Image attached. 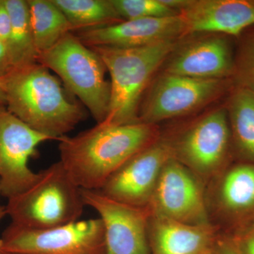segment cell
<instances>
[{
    "instance_id": "1",
    "label": "cell",
    "mask_w": 254,
    "mask_h": 254,
    "mask_svg": "<svg viewBox=\"0 0 254 254\" xmlns=\"http://www.w3.org/2000/svg\"><path fill=\"white\" fill-rule=\"evenodd\" d=\"M153 125L97 124L59 141L60 160L81 190H100L132 157L153 143Z\"/></svg>"
},
{
    "instance_id": "2",
    "label": "cell",
    "mask_w": 254,
    "mask_h": 254,
    "mask_svg": "<svg viewBox=\"0 0 254 254\" xmlns=\"http://www.w3.org/2000/svg\"><path fill=\"white\" fill-rule=\"evenodd\" d=\"M8 111L33 129L60 141L86 118L59 78L38 63L0 77Z\"/></svg>"
},
{
    "instance_id": "3",
    "label": "cell",
    "mask_w": 254,
    "mask_h": 254,
    "mask_svg": "<svg viewBox=\"0 0 254 254\" xmlns=\"http://www.w3.org/2000/svg\"><path fill=\"white\" fill-rule=\"evenodd\" d=\"M177 43L169 41L137 48H91L103 60L111 78L109 112L102 123L122 125L139 122L143 95Z\"/></svg>"
},
{
    "instance_id": "4",
    "label": "cell",
    "mask_w": 254,
    "mask_h": 254,
    "mask_svg": "<svg viewBox=\"0 0 254 254\" xmlns=\"http://www.w3.org/2000/svg\"><path fill=\"white\" fill-rule=\"evenodd\" d=\"M85 206L81 189L58 161L39 172L28 190L8 198L6 209L11 223L40 230L79 220Z\"/></svg>"
},
{
    "instance_id": "5",
    "label": "cell",
    "mask_w": 254,
    "mask_h": 254,
    "mask_svg": "<svg viewBox=\"0 0 254 254\" xmlns=\"http://www.w3.org/2000/svg\"><path fill=\"white\" fill-rule=\"evenodd\" d=\"M38 63L60 76L66 89L77 97L97 124L105 121L111 85L105 79L106 66L94 50L71 32L48 51L38 54Z\"/></svg>"
},
{
    "instance_id": "6",
    "label": "cell",
    "mask_w": 254,
    "mask_h": 254,
    "mask_svg": "<svg viewBox=\"0 0 254 254\" xmlns=\"http://www.w3.org/2000/svg\"><path fill=\"white\" fill-rule=\"evenodd\" d=\"M0 248L8 254H104V227L99 218L40 230L11 223Z\"/></svg>"
},
{
    "instance_id": "7",
    "label": "cell",
    "mask_w": 254,
    "mask_h": 254,
    "mask_svg": "<svg viewBox=\"0 0 254 254\" xmlns=\"http://www.w3.org/2000/svg\"><path fill=\"white\" fill-rule=\"evenodd\" d=\"M225 79H199L164 73L142 98L138 121L154 124L191 113L210 103L225 88Z\"/></svg>"
},
{
    "instance_id": "8",
    "label": "cell",
    "mask_w": 254,
    "mask_h": 254,
    "mask_svg": "<svg viewBox=\"0 0 254 254\" xmlns=\"http://www.w3.org/2000/svg\"><path fill=\"white\" fill-rule=\"evenodd\" d=\"M86 206L99 215L104 227V254H150L149 207H136L110 198L100 190H81Z\"/></svg>"
},
{
    "instance_id": "9",
    "label": "cell",
    "mask_w": 254,
    "mask_h": 254,
    "mask_svg": "<svg viewBox=\"0 0 254 254\" xmlns=\"http://www.w3.org/2000/svg\"><path fill=\"white\" fill-rule=\"evenodd\" d=\"M53 138L33 129L8 111L0 108V185L1 195L9 198L28 190L38 173L30 168L29 160L37 148Z\"/></svg>"
},
{
    "instance_id": "10",
    "label": "cell",
    "mask_w": 254,
    "mask_h": 254,
    "mask_svg": "<svg viewBox=\"0 0 254 254\" xmlns=\"http://www.w3.org/2000/svg\"><path fill=\"white\" fill-rule=\"evenodd\" d=\"M175 155L171 145L153 143L124 164L100 190L126 204L148 206L162 170Z\"/></svg>"
},
{
    "instance_id": "11",
    "label": "cell",
    "mask_w": 254,
    "mask_h": 254,
    "mask_svg": "<svg viewBox=\"0 0 254 254\" xmlns=\"http://www.w3.org/2000/svg\"><path fill=\"white\" fill-rule=\"evenodd\" d=\"M148 207L153 215L190 225H209L199 185L175 158L162 170Z\"/></svg>"
},
{
    "instance_id": "12",
    "label": "cell",
    "mask_w": 254,
    "mask_h": 254,
    "mask_svg": "<svg viewBox=\"0 0 254 254\" xmlns=\"http://www.w3.org/2000/svg\"><path fill=\"white\" fill-rule=\"evenodd\" d=\"M206 34L182 45L177 43L163 63L164 73L199 79L232 76L234 55L226 36Z\"/></svg>"
},
{
    "instance_id": "13",
    "label": "cell",
    "mask_w": 254,
    "mask_h": 254,
    "mask_svg": "<svg viewBox=\"0 0 254 254\" xmlns=\"http://www.w3.org/2000/svg\"><path fill=\"white\" fill-rule=\"evenodd\" d=\"M85 46L137 48L164 41H177L186 36V28L181 15L158 18L124 20L73 32Z\"/></svg>"
},
{
    "instance_id": "14",
    "label": "cell",
    "mask_w": 254,
    "mask_h": 254,
    "mask_svg": "<svg viewBox=\"0 0 254 254\" xmlns=\"http://www.w3.org/2000/svg\"><path fill=\"white\" fill-rule=\"evenodd\" d=\"M230 136L227 110H215L187 131L179 143L177 154L197 173L209 175L216 171L226 158Z\"/></svg>"
},
{
    "instance_id": "15",
    "label": "cell",
    "mask_w": 254,
    "mask_h": 254,
    "mask_svg": "<svg viewBox=\"0 0 254 254\" xmlns=\"http://www.w3.org/2000/svg\"><path fill=\"white\" fill-rule=\"evenodd\" d=\"M180 14L186 35L238 36L254 26V0H187Z\"/></svg>"
},
{
    "instance_id": "16",
    "label": "cell",
    "mask_w": 254,
    "mask_h": 254,
    "mask_svg": "<svg viewBox=\"0 0 254 254\" xmlns=\"http://www.w3.org/2000/svg\"><path fill=\"white\" fill-rule=\"evenodd\" d=\"M151 218L150 254H208L213 251L209 225H190L153 214Z\"/></svg>"
},
{
    "instance_id": "17",
    "label": "cell",
    "mask_w": 254,
    "mask_h": 254,
    "mask_svg": "<svg viewBox=\"0 0 254 254\" xmlns=\"http://www.w3.org/2000/svg\"><path fill=\"white\" fill-rule=\"evenodd\" d=\"M35 46L38 54L48 51L68 33L74 31L53 0H27Z\"/></svg>"
},
{
    "instance_id": "18",
    "label": "cell",
    "mask_w": 254,
    "mask_h": 254,
    "mask_svg": "<svg viewBox=\"0 0 254 254\" xmlns=\"http://www.w3.org/2000/svg\"><path fill=\"white\" fill-rule=\"evenodd\" d=\"M11 16V31L6 46L12 68H21L38 63L28 1L4 0Z\"/></svg>"
},
{
    "instance_id": "19",
    "label": "cell",
    "mask_w": 254,
    "mask_h": 254,
    "mask_svg": "<svg viewBox=\"0 0 254 254\" xmlns=\"http://www.w3.org/2000/svg\"><path fill=\"white\" fill-rule=\"evenodd\" d=\"M226 110L239 151L254 163V93L236 87Z\"/></svg>"
},
{
    "instance_id": "20",
    "label": "cell",
    "mask_w": 254,
    "mask_h": 254,
    "mask_svg": "<svg viewBox=\"0 0 254 254\" xmlns=\"http://www.w3.org/2000/svg\"><path fill=\"white\" fill-rule=\"evenodd\" d=\"M74 31L123 21L112 0H53ZM73 31V32H74Z\"/></svg>"
},
{
    "instance_id": "21",
    "label": "cell",
    "mask_w": 254,
    "mask_h": 254,
    "mask_svg": "<svg viewBox=\"0 0 254 254\" xmlns=\"http://www.w3.org/2000/svg\"><path fill=\"white\" fill-rule=\"evenodd\" d=\"M220 198L231 213L254 210V164L240 165L228 172L222 181Z\"/></svg>"
},
{
    "instance_id": "22",
    "label": "cell",
    "mask_w": 254,
    "mask_h": 254,
    "mask_svg": "<svg viewBox=\"0 0 254 254\" xmlns=\"http://www.w3.org/2000/svg\"><path fill=\"white\" fill-rule=\"evenodd\" d=\"M233 77L237 87L254 93V28L241 38L234 56Z\"/></svg>"
},
{
    "instance_id": "23",
    "label": "cell",
    "mask_w": 254,
    "mask_h": 254,
    "mask_svg": "<svg viewBox=\"0 0 254 254\" xmlns=\"http://www.w3.org/2000/svg\"><path fill=\"white\" fill-rule=\"evenodd\" d=\"M112 2L123 20L166 18L180 14L162 0H112Z\"/></svg>"
},
{
    "instance_id": "24",
    "label": "cell",
    "mask_w": 254,
    "mask_h": 254,
    "mask_svg": "<svg viewBox=\"0 0 254 254\" xmlns=\"http://www.w3.org/2000/svg\"><path fill=\"white\" fill-rule=\"evenodd\" d=\"M11 16L4 0H0V41L7 43L11 31Z\"/></svg>"
},
{
    "instance_id": "25",
    "label": "cell",
    "mask_w": 254,
    "mask_h": 254,
    "mask_svg": "<svg viewBox=\"0 0 254 254\" xmlns=\"http://www.w3.org/2000/svg\"><path fill=\"white\" fill-rule=\"evenodd\" d=\"M235 244L244 254H254V223Z\"/></svg>"
},
{
    "instance_id": "26",
    "label": "cell",
    "mask_w": 254,
    "mask_h": 254,
    "mask_svg": "<svg viewBox=\"0 0 254 254\" xmlns=\"http://www.w3.org/2000/svg\"><path fill=\"white\" fill-rule=\"evenodd\" d=\"M11 68L7 46L4 42L0 41V77L9 72Z\"/></svg>"
},
{
    "instance_id": "27",
    "label": "cell",
    "mask_w": 254,
    "mask_h": 254,
    "mask_svg": "<svg viewBox=\"0 0 254 254\" xmlns=\"http://www.w3.org/2000/svg\"><path fill=\"white\" fill-rule=\"evenodd\" d=\"M217 254H244L237 247L235 242L221 241L217 247Z\"/></svg>"
},
{
    "instance_id": "28",
    "label": "cell",
    "mask_w": 254,
    "mask_h": 254,
    "mask_svg": "<svg viewBox=\"0 0 254 254\" xmlns=\"http://www.w3.org/2000/svg\"><path fill=\"white\" fill-rule=\"evenodd\" d=\"M2 107L6 108V96H5L2 88L0 86V108H2Z\"/></svg>"
},
{
    "instance_id": "29",
    "label": "cell",
    "mask_w": 254,
    "mask_h": 254,
    "mask_svg": "<svg viewBox=\"0 0 254 254\" xmlns=\"http://www.w3.org/2000/svg\"><path fill=\"white\" fill-rule=\"evenodd\" d=\"M1 195V185H0V195ZM6 215H7V213H6V207L1 206V205H0V221H1V220H2V219L4 218Z\"/></svg>"
},
{
    "instance_id": "30",
    "label": "cell",
    "mask_w": 254,
    "mask_h": 254,
    "mask_svg": "<svg viewBox=\"0 0 254 254\" xmlns=\"http://www.w3.org/2000/svg\"><path fill=\"white\" fill-rule=\"evenodd\" d=\"M0 254H6V252H4V251H3L2 250H1V248H0Z\"/></svg>"
},
{
    "instance_id": "31",
    "label": "cell",
    "mask_w": 254,
    "mask_h": 254,
    "mask_svg": "<svg viewBox=\"0 0 254 254\" xmlns=\"http://www.w3.org/2000/svg\"><path fill=\"white\" fill-rule=\"evenodd\" d=\"M208 254H217L216 252H214V251H212V252H209Z\"/></svg>"
}]
</instances>
